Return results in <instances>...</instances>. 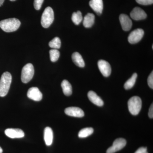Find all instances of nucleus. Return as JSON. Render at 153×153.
Here are the masks:
<instances>
[{
	"mask_svg": "<svg viewBox=\"0 0 153 153\" xmlns=\"http://www.w3.org/2000/svg\"><path fill=\"white\" fill-rule=\"evenodd\" d=\"M88 97L91 102L98 106H102L104 104L103 100L94 91H90L88 93Z\"/></svg>",
	"mask_w": 153,
	"mask_h": 153,
	"instance_id": "2eb2a0df",
	"label": "nucleus"
},
{
	"mask_svg": "<svg viewBox=\"0 0 153 153\" xmlns=\"http://www.w3.org/2000/svg\"><path fill=\"white\" fill-rule=\"evenodd\" d=\"M134 153H148L147 149V148L142 147L138 149Z\"/></svg>",
	"mask_w": 153,
	"mask_h": 153,
	"instance_id": "cd10ccee",
	"label": "nucleus"
},
{
	"mask_svg": "<svg viewBox=\"0 0 153 153\" xmlns=\"http://www.w3.org/2000/svg\"><path fill=\"white\" fill-rule=\"evenodd\" d=\"M49 55L51 61L52 62H55L59 59L60 53L57 49H52L49 51Z\"/></svg>",
	"mask_w": 153,
	"mask_h": 153,
	"instance_id": "b1692460",
	"label": "nucleus"
},
{
	"mask_svg": "<svg viewBox=\"0 0 153 153\" xmlns=\"http://www.w3.org/2000/svg\"><path fill=\"white\" fill-rule=\"evenodd\" d=\"M34 68L33 64L28 63L22 68L21 79L22 82L27 83L33 78L34 74Z\"/></svg>",
	"mask_w": 153,
	"mask_h": 153,
	"instance_id": "39448f33",
	"label": "nucleus"
},
{
	"mask_svg": "<svg viewBox=\"0 0 153 153\" xmlns=\"http://www.w3.org/2000/svg\"><path fill=\"white\" fill-rule=\"evenodd\" d=\"M148 84L151 88H153V72L152 71V73L150 74L148 78Z\"/></svg>",
	"mask_w": 153,
	"mask_h": 153,
	"instance_id": "bb28decb",
	"label": "nucleus"
},
{
	"mask_svg": "<svg viewBox=\"0 0 153 153\" xmlns=\"http://www.w3.org/2000/svg\"><path fill=\"white\" fill-rule=\"evenodd\" d=\"M44 0H34V8L36 10H39L41 8Z\"/></svg>",
	"mask_w": 153,
	"mask_h": 153,
	"instance_id": "393cba45",
	"label": "nucleus"
},
{
	"mask_svg": "<svg viewBox=\"0 0 153 153\" xmlns=\"http://www.w3.org/2000/svg\"><path fill=\"white\" fill-rule=\"evenodd\" d=\"M149 117L151 119H152L153 118V105L152 103L149 109Z\"/></svg>",
	"mask_w": 153,
	"mask_h": 153,
	"instance_id": "c85d7f7f",
	"label": "nucleus"
},
{
	"mask_svg": "<svg viewBox=\"0 0 153 153\" xmlns=\"http://www.w3.org/2000/svg\"><path fill=\"white\" fill-rule=\"evenodd\" d=\"M65 114L69 116L76 117H84V111L79 108L76 107H70L65 110Z\"/></svg>",
	"mask_w": 153,
	"mask_h": 153,
	"instance_id": "9d476101",
	"label": "nucleus"
},
{
	"mask_svg": "<svg viewBox=\"0 0 153 153\" xmlns=\"http://www.w3.org/2000/svg\"><path fill=\"white\" fill-rule=\"evenodd\" d=\"M10 1H16V0H10Z\"/></svg>",
	"mask_w": 153,
	"mask_h": 153,
	"instance_id": "2f4dec72",
	"label": "nucleus"
},
{
	"mask_svg": "<svg viewBox=\"0 0 153 153\" xmlns=\"http://www.w3.org/2000/svg\"><path fill=\"white\" fill-rule=\"evenodd\" d=\"M61 85L63 93L65 95L67 96L71 95L72 93V86L68 80L66 79L63 80L61 83Z\"/></svg>",
	"mask_w": 153,
	"mask_h": 153,
	"instance_id": "6ab92c4d",
	"label": "nucleus"
},
{
	"mask_svg": "<svg viewBox=\"0 0 153 153\" xmlns=\"http://www.w3.org/2000/svg\"><path fill=\"white\" fill-rule=\"evenodd\" d=\"M6 135L11 138H20L25 136V133L20 129L7 128L5 131Z\"/></svg>",
	"mask_w": 153,
	"mask_h": 153,
	"instance_id": "f8f14e48",
	"label": "nucleus"
},
{
	"mask_svg": "<svg viewBox=\"0 0 153 153\" xmlns=\"http://www.w3.org/2000/svg\"><path fill=\"white\" fill-rule=\"evenodd\" d=\"M126 141L123 138H118L115 140L112 146L107 150L106 153H114L120 150L125 146Z\"/></svg>",
	"mask_w": 153,
	"mask_h": 153,
	"instance_id": "423d86ee",
	"label": "nucleus"
},
{
	"mask_svg": "<svg viewBox=\"0 0 153 153\" xmlns=\"http://www.w3.org/2000/svg\"><path fill=\"white\" fill-rule=\"evenodd\" d=\"M12 76L10 73L5 72L3 73L0 79V97H4L8 93L11 82Z\"/></svg>",
	"mask_w": 153,
	"mask_h": 153,
	"instance_id": "f03ea898",
	"label": "nucleus"
},
{
	"mask_svg": "<svg viewBox=\"0 0 153 153\" xmlns=\"http://www.w3.org/2000/svg\"><path fill=\"white\" fill-rule=\"evenodd\" d=\"M94 129L92 128H86L81 129L78 133V137L81 138L87 137L93 134Z\"/></svg>",
	"mask_w": 153,
	"mask_h": 153,
	"instance_id": "412c9836",
	"label": "nucleus"
},
{
	"mask_svg": "<svg viewBox=\"0 0 153 153\" xmlns=\"http://www.w3.org/2000/svg\"><path fill=\"white\" fill-rule=\"evenodd\" d=\"M20 25L21 22L16 18L5 19L0 22V28L7 33L16 31Z\"/></svg>",
	"mask_w": 153,
	"mask_h": 153,
	"instance_id": "f257e3e1",
	"label": "nucleus"
},
{
	"mask_svg": "<svg viewBox=\"0 0 153 153\" xmlns=\"http://www.w3.org/2000/svg\"><path fill=\"white\" fill-rule=\"evenodd\" d=\"M95 16L93 14L88 13L84 17L83 25L85 28H90L93 26L94 22Z\"/></svg>",
	"mask_w": 153,
	"mask_h": 153,
	"instance_id": "a211bd4d",
	"label": "nucleus"
},
{
	"mask_svg": "<svg viewBox=\"0 0 153 153\" xmlns=\"http://www.w3.org/2000/svg\"><path fill=\"white\" fill-rule=\"evenodd\" d=\"M3 152V150L2 149V148L0 147V153H2Z\"/></svg>",
	"mask_w": 153,
	"mask_h": 153,
	"instance_id": "7c9ffc66",
	"label": "nucleus"
},
{
	"mask_svg": "<svg viewBox=\"0 0 153 153\" xmlns=\"http://www.w3.org/2000/svg\"><path fill=\"white\" fill-rule=\"evenodd\" d=\"M89 5L97 15H101L103 8L102 0H91L89 1Z\"/></svg>",
	"mask_w": 153,
	"mask_h": 153,
	"instance_id": "4468645a",
	"label": "nucleus"
},
{
	"mask_svg": "<svg viewBox=\"0 0 153 153\" xmlns=\"http://www.w3.org/2000/svg\"><path fill=\"white\" fill-rule=\"evenodd\" d=\"M137 2L143 5H148L153 4V0H136Z\"/></svg>",
	"mask_w": 153,
	"mask_h": 153,
	"instance_id": "a878e982",
	"label": "nucleus"
},
{
	"mask_svg": "<svg viewBox=\"0 0 153 153\" xmlns=\"http://www.w3.org/2000/svg\"><path fill=\"white\" fill-rule=\"evenodd\" d=\"M53 133L52 128L47 127L44 131V140L46 145L51 146L53 142Z\"/></svg>",
	"mask_w": 153,
	"mask_h": 153,
	"instance_id": "dca6fc26",
	"label": "nucleus"
},
{
	"mask_svg": "<svg viewBox=\"0 0 153 153\" xmlns=\"http://www.w3.org/2000/svg\"><path fill=\"white\" fill-rule=\"evenodd\" d=\"M97 64L99 69L103 76L107 77L110 75L111 71V67L107 61L102 60H100Z\"/></svg>",
	"mask_w": 153,
	"mask_h": 153,
	"instance_id": "6e6552de",
	"label": "nucleus"
},
{
	"mask_svg": "<svg viewBox=\"0 0 153 153\" xmlns=\"http://www.w3.org/2000/svg\"><path fill=\"white\" fill-rule=\"evenodd\" d=\"M54 20V11L51 7H47L44 10L41 16V25L43 27L48 28L52 25Z\"/></svg>",
	"mask_w": 153,
	"mask_h": 153,
	"instance_id": "20e7f679",
	"label": "nucleus"
},
{
	"mask_svg": "<svg viewBox=\"0 0 153 153\" xmlns=\"http://www.w3.org/2000/svg\"><path fill=\"white\" fill-rule=\"evenodd\" d=\"M28 97L34 101H40L42 100L43 95L38 88H30L27 94Z\"/></svg>",
	"mask_w": 153,
	"mask_h": 153,
	"instance_id": "1a4fd4ad",
	"label": "nucleus"
},
{
	"mask_svg": "<svg viewBox=\"0 0 153 153\" xmlns=\"http://www.w3.org/2000/svg\"><path fill=\"white\" fill-rule=\"evenodd\" d=\"M137 77V73H134L131 77L125 83L124 85V88L126 90H128L133 87L136 81Z\"/></svg>",
	"mask_w": 153,
	"mask_h": 153,
	"instance_id": "aec40b11",
	"label": "nucleus"
},
{
	"mask_svg": "<svg viewBox=\"0 0 153 153\" xmlns=\"http://www.w3.org/2000/svg\"><path fill=\"white\" fill-rule=\"evenodd\" d=\"M71 20L75 25H79L82 20V13L79 11L74 12L72 14Z\"/></svg>",
	"mask_w": 153,
	"mask_h": 153,
	"instance_id": "4be33fe9",
	"label": "nucleus"
},
{
	"mask_svg": "<svg viewBox=\"0 0 153 153\" xmlns=\"http://www.w3.org/2000/svg\"><path fill=\"white\" fill-rule=\"evenodd\" d=\"M129 111L133 115L139 113L142 108V100L138 96H134L129 100L128 102Z\"/></svg>",
	"mask_w": 153,
	"mask_h": 153,
	"instance_id": "7ed1b4c3",
	"label": "nucleus"
},
{
	"mask_svg": "<svg viewBox=\"0 0 153 153\" xmlns=\"http://www.w3.org/2000/svg\"><path fill=\"white\" fill-rule=\"evenodd\" d=\"M119 19L122 27L123 30L128 31L130 30L132 25V22L128 16L125 14H121Z\"/></svg>",
	"mask_w": 153,
	"mask_h": 153,
	"instance_id": "ddd939ff",
	"label": "nucleus"
},
{
	"mask_svg": "<svg viewBox=\"0 0 153 153\" xmlns=\"http://www.w3.org/2000/svg\"><path fill=\"white\" fill-rule=\"evenodd\" d=\"M72 60L74 64L78 67L83 68L85 66V63L83 58L79 53L74 52L72 55Z\"/></svg>",
	"mask_w": 153,
	"mask_h": 153,
	"instance_id": "f3484780",
	"label": "nucleus"
},
{
	"mask_svg": "<svg viewBox=\"0 0 153 153\" xmlns=\"http://www.w3.org/2000/svg\"><path fill=\"white\" fill-rule=\"evenodd\" d=\"M49 46L53 49H59L61 47V41L58 37H55L49 42Z\"/></svg>",
	"mask_w": 153,
	"mask_h": 153,
	"instance_id": "5701e85b",
	"label": "nucleus"
},
{
	"mask_svg": "<svg viewBox=\"0 0 153 153\" xmlns=\"http://www.w3.org/2000/svg\"><path fill=\"white\" fill-rule=\"evenodd\" d=\"M4 1V0H0V7L2 5Z\"/></svg>",
	"mask_w": 153,
	"mask_h": 153,
	"instance_id": "c756f323",
	"label": "nucleus"
},
{
	"mask_svg": "<svg viewBox=\"0 0 153 153\" xmlns=\"http://www.w3.org/2000/svg\"><path fill=\"white\" fill-rule=\"evenodd\" d=\"M130 16L132 19L136 21L144 20L147 16L146 12L138 7L134 8L131 13Z\"/></svg>",
	"mask_w": 153,
	"mask_h": 153,
	"instance_id": "9b49d317",
	"label": "nucleus"
},
{
	"mask_svg": "<svg viewBox=\"0 0 153 153\" xmlns=\"http://www.w3.org/2000/svg\"><path fill=\"white\" fill-rule=\"evenodd\" d=\"M144 32L141 29L134 30L129 35L128 41L131 44H135L139 42L143 37Z\"/></svg>",
	"mask_w": 153,
	"mask_h": 153,
	"instance_id": "0eeeda50",
	"label": "nucleus"
}]
</instances>
